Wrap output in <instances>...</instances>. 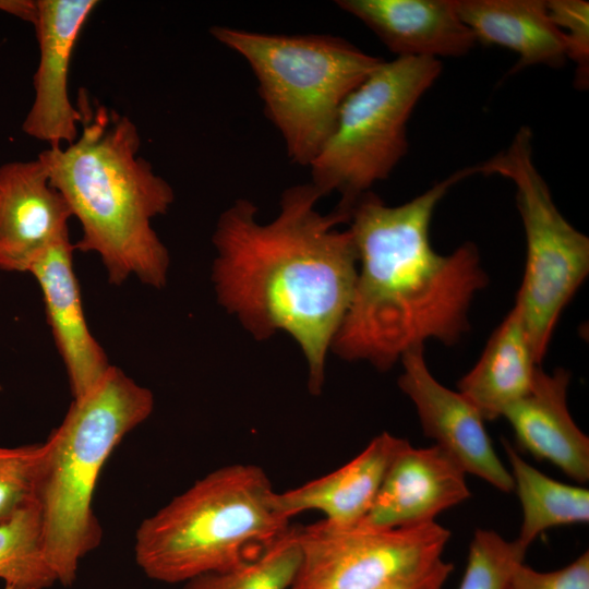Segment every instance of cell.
<instances>
[{"instance_id": "obj_1", "label": "cell", "mask_w": 589, "mask_h": 589, "mask_svg": "<svg viewBox=\"0 0 589 589\" xmlns=\"http://www.w3.org/2000/svg\"><path fill=\"white\" fill-rule=\"evenodd\" d=\"M311 183L285 190L277 217L256 220V206L237 200L219 217L213 242L218 301L257 339L287 332L309 364V389L324 383L328 348L351 303L358 254L351 232L337 226L350 212L323 215Z\"/></svg>"}, {"instance_id": "obj_2", "label": "cell", "mask_w": 589, "mask_h": 589, "mask_svg": "<svg viewBox=\"0 0 589 589\" xmlns=\"http://www.w3.org/2000/svg\"><path fill=\"white\" fill-rule=\"evenodd\" d=\"M472 175L473 167L458 170L401 205L371 192L352 205L348 223L360 268L332 344L338 356L385 371L425 340L449 346L469 329L471 301L488 285L479 250L466 242L438 254L430 225L449 188Z\"/></svg>"}, {"instance_id": "obj_3", "label": "cell", "mask_w": 589, "mask_h": 589, "mask_svg": "<svg viewBox=\"0 0 589 589\" xmlns=\"http://www.w3.org/2000/svg\"><path fill=\"white\" fill-rule=\"evenodd\" d=\"M82 131L37 156L50 184L82 229L75 249L96 253L110 284L131 276L154 288L167 280L169 254L152 221L167 213L171 185L139 156L140 134L127 116L80 100Z\"/></svg>"}, {"instance_id": "obj_4", "label": "cell", "mask_w": 589, "mask_h": 589, "mask_svg": "<svg viewBox=\"0 0 589 589\" xmlns=\"http://www.w3.org/2000/svg\"><path fill=\"white\" fill-rule=\"evenodd\" d=\"M265 471L251 464L214 470L143 520L135 561L152 579L176 584L236 567L289 527Z\"/></svg>"}, {"instance_id": "obj_5", "label": "cell", "mask_w": 589, "mask_h": 589, "mask_svg": "<svg viewBox=\"0 0 589 589\" xmlns=\"http://www.w3.org/2000/svg\"><path fill=\"white\" fill-rule=\"evenodd\" d=\"M154 409L153 393L111 365L73 401L48 438L51 453L39 492L46 554L57 581L73 584L80 561L101 542L93 496L103 466Z\"/></svg>"}, {"instance_id": "obj_6", "label": "cell", "mask_w": 589, "mask_h": 589, "mask_svg": "<svg viewBox=\"0 0 589 589\" xmlns=\"http://www.w3.org/2000/svg\"><path fill=\"white\" fill-rule=\"evenodd\" d=\"M214 38L240 55L257 81L264 113L289 159L310 166L347 96L384 60L327 34L280 35L229 26Z\"/></svg>"}, {"instance_id": "obj_7", "label": "cell", "mask_w": 589, "mask_h": 589, "mask_svg": "<svg viewBox=\"0 0 589 589\" xmlns=\"http://www.w3.org/2000/svg\"><path fill=\"white\" fill-rule=\"evenodd\" d=\"M441 71L436 59L384 60L347 96L309 166L310 183L322 196L337 192L338 207L350 211L374 183L388 178L407 153L411 113Z\"/></svg>"}, {"instance_id": "obj_8", "label": "cell", "mask_w": 589, "mask_h": 589, "mask_svg": "<svg viewBox=\"0 0 589 589\" xmlns=\"http://www.w3.org/2000/svg\"><path fill=\"white\" fill-rule=\"evenodd\" d=\"M474 169L476 173L504 177L516 188L527 254L515 305L540 364L561 313L589 273V239L556 207L533 161L532 132L528 127L516 132L505 151Z\"/></svg>"}, {"instance_id": "obj_9", "label": "cell", "mask_w": 589, "mask_h": 589, "mask_svg": "<svg viewBox=\"0 0 589 589\" xmlns=\"http://www.w3.org/2000/svg\"><path fill=\"white\" fill-rule=\"evenodd\" d=\"M449 537L436 521L377 529L323 519L299 529L301 561L290 589H387L431 570Z\"/></svg>"}, {"instance_id": "obj_10", "label": "cell", "mask_w": 589, "mask_h": 589, "mask_svg": "<svg viewBox=\"0 0 589 589\" xmlns=\"http://www.w3.org/2000/svg\"><path fill=\"white\" fill-rule=\"evenodd\" d=\"M400 389L412 400L425 436L464 468L502 492L514 489L509 470L498 458L479 411L459 393L442 385L430 372L423 347L400 358Z\"/></svg>"}, {"instance_id": "obj_11", "label": "cell", "mask_w": 589, "mask_h": 589, "mask_svg": "<svg viewBox=\"0 0 589 589\" xmlns=\"http://www.w3.org/2000/svg\"><path fill=\"white\" fill-rule=\"evenodd\" d=\"M95 0H37L39 61L34 101L22 124L28 136L49 146H67L79 136L81 113L71 103L68 76L80 33L97 7Z\"/></svg>"}, {"instance_id": "obj_12", "label": "cell", "mask_w": 589, "mask_h": 589, "mask_svg": "<svg viewBox=\"0 0 589 589\" xmlns=\"http://www.w3.org/2000/svg\"><path fill=\"white\" fill-rule=\"evenodd\" d=\"M469 497L466 471L456 459L437 445L414 448L407 442L358 525L377 529L425 525Z\"/></svg>"}, {"instance_id": "obj_13", "label": "cell", "mask_w": 589, "mask_h": 589, "mask_svg": "<svg viewBox=\"0 0 589 589\" xmlns=\"http://www.w3.org/2000/svg\"><path fill=\"white\" fill-rule=\"evenodd\" d=\"M71 217L38 157L0 166V269L29 272L49 247L69 236Z\"/></svg>"}, {"instance_id": "obj_14", "label": "cell", "mask_w": 589, "mask_h": 589, "mask_svg": "<svg viewBox=\"0 0 589 589\" xmlns=\"http://www.w3.org/2000/svg\"><path fill=\"white\" fill-rule=\"evenodd\" d=\"M74 245L65 236L49 247L32 265L31 273L43 292L47 322L63 360L73 398L84 396L111 364L89 332L77 278Z\"/></svg>"}, {"instance_id": "obj_15", "label": "cell", "mask_w": 589, "mask_h": 589, "mask_svg": "<svg viewBox=\"0 0 589 589\" xmlns=\"http://www.w3.org/2000/svg\"><path fill=\"white\" fill-rule=\"evenodd\" d=\"M337 5L370 28L396 55L456 58L477 44L456 0H339Z\"/></svg>"}, {"instance_id": "obj_16", "label": "cell", "mask_w": 589, "mask_h": 589, "mask_svg": "<svg viewBox=\"0 0 589 589\" xmlns=\"http://www.w3.org/2000/svg\"><path fill=\"white\" fill-rule=\"evenodd\" d=\"M570 373L538 368L530 390L506 408L517 445L538 460H545L566 476L589 480V438L574 422L567 406Z\"/></svg>"}, {"instance_id": "obj_17", "label": "cell", "mask_w": 589, "mask_h": 589, "mask_svg": "<svg viewBox=\"0 0 589 589\" xmlns=\"http://www.w3.org/2000/svg\"><path fill=\"white\" fill-rule=\"evenodd\" d=\"M408 441L383 432L353 459L321 478L285 492H275L274 506L287 520L318 510L336 527L358 525L372 507L385 473Z\"/></svg>"}, {"instance_id": "obj_18", "label": "cell", "mask_w": 589, "mask_h": 589, "mask_svg": "<svg viewBox=\"0 0 589 589\" xmlns=\"http://www.w3.org/2000/svg\"><path fill=\"white\" fill-rule=\"evenodd\" d=\"M461 21L477 41L518 56L512 72L527 67H562L567 60L562 32L543 0H456Z\"/></svg>"}, {"instance_id": "obj_19", "label": "cell", "mask_w": 589, "mask_h": 589, "mask_svg": "<svg viewBox=\"0 0 589 589\" xmlns=\"http://www.w3.org/2000/svg\"><path fill=\"white\" fill-rule=\"evenodd\" d=\"M537 362L518 308L491 335L477 364L458 382V392L483 420L503 416L531 388Z\"/></svg>"}, {"instance_id": "obj_20", "label": "cell", "mask_w": 589, "mask_h": 589, "mask_svg": "<svg viewBox=\"0 0 589 589\" xmlns=\"http://www.w3.org/2000/svg\"><path fill=\"white\" fill-rule=\"evenodd\" d=\"M522 521L517 542L525 549L549 528L589 521V490L554 480L528 464L503 440Z\"/></svg>"}, {"instance_id": "obj_21", "label": "cell", "mask_w": 589, "mask_h": 589, "mask_svg": "<svg viewBox=\"0 0 589 589\" xmlns=\"http://www.w3.org/2000/svg\"><path fill=\"white\" fill-rule=\"evenodd\" d=\"M0 579L12 589H45L57 581L46 554L39 502L0 524Z\"/></svg>"}, {"instance_id": "obj_22", "label": "cell", "mask_w": 589, "mask_h": 589, "mask_svg": "<svg viewBox=\"0 0 589 589\" xmlns=\"http://www.w3.org/2000/svg\"><path fill=\"white\" fill-rule=\"evenodd\" d=\"M300 561L299 528H288L240 565L192 578L183 589H290Z\"/></svg>"}, {"instance_id": "obj_23", "label": "cell", "mask_w": 589, "mask_h": 589, "mask_svg": "<svg viewBox=\"0 0 589 589\" xmlns=\"http://www.w3.org/2000/svg\"><path fill=\"white\" fill-rule=\"evenodd\" d=\"M51 442L0 446V524L38 503Z\"/></svg>"}, {"instance_id": "obj_24", "label": "cell", "mask_w": 589, "mask_h": 589, "mask_svg": "<svg viewBox=\"0 0 589 589\" xmlns=\"http://www.w3.org/2000/svg\"><path fill=\"white\" fill-rule=\"evenodd\" d=\"M527 549L493 530L478 529L470 542L466 570L458 589H508Z\"/></svg>"}, {"instance_id": "obj_25", "label": "cell", "mask_w": 589, "mask_h": 589, "mask_svg": "<svg viewBox=\"0 0 589 589\" xmlns=\"http://www.w3.org/2000/svg\"><path fill=\"white\" fill-rule=\"evenodd\" d=\"M545 5L564 36L567 60L575 63V85L585 89L589 83V3L584 0H548Z\"/></svg>"}, {"instance_id": "obj_26", "label": "cell", "mask_w": 589, "mask_h": 589, "mask_svg": "<svg viewBox=\"0 0 589 589\" xmlns=\"http://www.w3.org/2000/svg\"><path fill=\"white\" fill-rule=\"evenodd\" d=\"M508 589H589V551L552 572H538L520 563L512 575Z\"/></svg>"}, {"instance_id": "obj_27", "label": "cell", "mask_w": 589, "mask_h": 589, "mask_svg": "<svg viewBox=\"0 0 589 589\" xmlns=\"http://www.w3.org/2000/svg\"><path fill=\"white\" fill-rule=\"evenodd\" d=\"M453 564L441 560L424 575L387 589H443V586L449 574L453 572Z\"/></svg>"}, {"instance_id": "obj_28", "label": "cell", "mask_w": 589, "mask_h": 589, "mask_svg": "<svg viewBox=\"0 0 589 589\" xmlns=\"http://www.w3.org/2000/svg\"><path fill=\"white\" fill-rule=\"evenodd\" d=\"M0 11H4L23 21L34 24L36 20V1L0 0Z\"/></svg>"}, {"instance_id": "obj_29", "label": "cell", "mask_w": 589, "mask_h": 589, "mask_svg": "<svg viewBox=\"0 0 589 589\" xmlns=\"http://www.w3.org/2000/svg\"><path fill=\"white\" fill-rule=\"evenodd\" d=\"M4 589H12V588H11V587H9V586H4Z\"/></svg>"}, {"instance_id": "obj_30", "label": "cell", "mask_w": 589, "mask_h": 589, "mask_svg": "<svg viewBox=\"0 0 589 589\" xmlns=\"http://www.w3.org/2000/svg\"><path fill=\"white\" fill-rule=\"evenodd\" d=\"M2 390V386L0 385V392Z\"/></svg>"}]
</instances>
